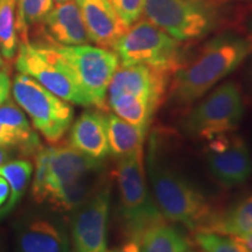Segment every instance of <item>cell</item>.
Returning <instances> with one entry per match:
<instances>
[{
	"instance_id": "6da1fadb",
	"label": "cell",
	"mask_w": 252,
	"mask_h": 252,
	"mask_svg": "<svg viewBox=\"0 0 252 252\" xmlns=\"http://www.w3.org/2000/svg\"><path fill=\"white\" fill-rule=\"evenodd\" d=\"M166 141L165 133L156 130L147 146L145 171L154 201L168 222L207 231L220 209L171 159Z\"/></svg>"
},
{
	"instance_id": "7a4b0ae2",
	"label": "cell",
	"mask_w": 252,
	"mask_h": 252,
	"mask_svg": "<svg viewBox=\"0 0 252 252\" xmlns=\"http://www.w3.org/2000/svg\"><path fill=\"white\" fill-rule=\"evenodd\" d=\"M250 55L252 35L234 31L217 34L201 46L194 56L185 58L173 74L166 99L173 108L189 109Z\"/></svg>"
},
{
	"instance_id": "3957f363",
	"label": "cell",
	"mask_w": 252,
	"mask_h": 252,
	"mask_svg": "<svg viewBox=\"0 0 252 252\" xmlns=\"http://www.w3.org/2000/svg\"><path fill=\"white\" fill-rule=\"evenodd\" d=\"M108 180L102 160L78 152L69 144L50 146L41 204L58 213H71Z\"/></svg>"
},
{
	"instance_id": "277c9868",
	"label": "cell",
	"mask_w": 252,
	"mask_h": 252,
	"mask_svg": "<svg viewBox=\"0 0 252 252\" xmlns=\"http://www.w3.org/2000/svg\"><path fill=\"white\" fill-rule=\"evenodd\" d=\"M115 175L118 188L117 217L122 232L126 238L140 241L150 228L166 220L147 181L144 149L118 159Z\"/></svg>"
},
{
	"instance_id": "5b68a950",
	"label": "cell",
	"mask_w": 252,
	"mask_h": 252,
	"mask_svg": "<svg viewBox=\"0 0 252 252\" xmlns=\"http://www.w3.org/2000/svg\"><path fill=\"white\" fill-rule=\"evenodd\" d=\"M144 13L181 42L206 37L223 23V8L216 0H145Z\"/></svg>"
},
{
	"instance_id": "8992f818",
	"label": "cell",
	"mask_w": 252,
	"mask_h": 252,
	"mask_svg": "<svg viewBox=\"0 0 252 252\" xmlns=\"http://www.w3.org/2000/svg\"><path fill=\"white\" fill-rule=\"evenodd\" d=\"M244 112L241 88L236 82L229 81L214 89L200 103L190 106L181 118L180 128L191 139L209 140L237 130Z\"/></svg>"
},
{
	"instance_id": "52a82bcc",
	"label": "cell",
	"mask_w": 252,
	"mask_h": 252,
	"mask_svg": "<svg viewBox=\"0 0 252 252\" xmlns=\"http://www.w3.org/2000/svg\"><path fill=\"white\" fill-rule=\"evenodd\" d=\"M15 68L65 102L91 106L71 67L53 45L31 41L20 42Z\"/></svg>"
},
{
	"instance_id": "ba28073f",
	"label": "cell",
	"mask_w": 252,
	"mask_h": 252,
	"mask_svg": "<svg viewBox=\"0 0 252 252\" xmlns=\"http://www.w3.org/2000/svg\"><path fill=\"white\" fill-rule=\"evenodd\" d=\"M113 52L118 55L119 64H144L174 74L186 55L181 41L149 20H138L128 27Z\"/></svg>"
},
{
	"instance_id": "9c48e42d",
	"label": "cell",
	"mask_w": 252,
	"mask_h": 252,
	"mask_svg": "<svg viewBox=\"0 0 252 252\" xmlns=\"http://www.w3.org/2000/svg\"><path fill=\"white\" fill-rule=\"evenodd\" d=\"M12 93L18 105L31 118L33 127L48 143L58 144L63 139L74 122L70 103L24 74L14 77Z\"/></svg>"
},
{
	"instance_id": "30bf717a",
	"label": "cell",
	"mask_w": 252,
	"mask_h": 252,
	"mask_svg": "<svg viewBox=\"0 0 252 252\" xmlns=\"http://www.w3.org/2000/svg\"><path fill=\"white\" fill-rule=\"evenodd\" d=\"M53 46L69 63L90 105L105 110L109 84L119 67L118 55L113 50L94 47L89 43Z\"/></svg>"
},
{
	"instance_id": "8fae6325",
	"label": "cell",
	"mask_w": 252,
	"mask_h": 252,
	"mask_svg": "<svg viewBox=\"0 0 252 252\" xmlns=\"http://www.w3.org/2000/svg\"><path fill=\"white\" fill-rule=\"evenodd\" d=\"M111 179L86 202L72 210L70 228L74 252H105L108 250V226L111 210Z\"/></svg>"
},
{
	"instance_id": "7c38bea8",
	"label": "cell",
	"mask_w": 252,
	"mask_h": 252,
	"mask_svg": "<svg viewBox=\"0 0 252 252\" xmlns=\"http://www.w3.org/2000/svg\"><path fill=\"white\" fill-rule=\"evenodd\" d=\"M13 252H72L67 223L54 210H30L13 223Z\"/></svg>"
},
{
	"instance_id": "4fadbf2b",
	"label": "cell",
	"mask_w": 252,
	"mask_h": 252,
	"mask_svg": "<svg viewBox=\"0 0 252 252\" xmlns=\"http://www.w3.org/2000/svg\"><path fill=\"white\" fill-rule=\"evenodd\" d=\"M203 158L208 169L220 187H239L252 174V158L241 134L230 132L207 140Z\"/></svg>"
},
{
	"instance_id": "5bb4252c",
	"label": "cell",
	"mask_w": 252,
	"mask_h": 252,
	"mask_svg": "<svg viewBox=\"0 0 252 252\" xmlns=\"http://www.w3.org/2000/svg\"><path fill=\"white\" fill-rule=\"evenodd\" d=\"M173 74L149 65L131 64L117 68L110 82L106 97L113 94H133L161 105L167 98Z\"/></svg>"
},
{
	"instance_id": "9a60e30c",
	"label": "cell",
	"mask_w": 252,
	"mask_h": 252,
	"mask_svg": "<svg viewBox=\"0 0 252 252\" xmlns=\"http://www.w3.org/2000/svg\"><path fill=\"white\" fill-rule=\"evenodd\" d=\"M33 28V37L39 41L61 46H78L91 42L76 1L56 4L42 21Z\"/></svg>"
},
{
	"instance_id": "2e32d148",
	"label": "cell",
	"mask_w": 252,
	"mask_h": 252,
	"mask_svg": "<svg viewBox=\"0 0 252 252\" xmlns=\"http://www.w3.org/2000/svg\"><path fill=\"white\" fill-rule=\"evenodd\" d=\"M90 41L97 47L113 50L128 30L110 0H76Z\"/></svg>"
},
{
	"instance_id": "e0dca14e",
	"label": "cell",
	"mask_w": 252,
	"mask_h": 252,
	"mask_svg": "<svg viewBox=\"0 0 252 252\" xmlns=\"http://www.w3.org/2000/svg\"><path fill=\"white\" fill-rule=\"evenodd\" d=\"M69 130V145L72 149L102 161H105L110 156L106 113L104 110H87L82 112Z\"/></svg>"
},
{
	"instance_id": "ac0fdd59",
	"label": "cell",
	"mask_w": 252,
	"mask_h": 252,
	"mask_svg": "<svg viewBox=\"0 0 252 252\" xmlns=\"http://www.w3.org/2000/svg\"><path fill=\"white\" fill-rule=\"evenodd\" d=\"M207 231L231 237L252 232V191L237 198L225 209H220Z\"/></svg>"
},
{
	"instance_id": "d6986e66",
	"label": "cell",
	"mask_w": 252,
	"mask_h": 252,
	"mask_svg": "<svg viewBox=\"0 0 252 252\" xmlns=\"http://www.w3.org/2000/svg\"><path fill=\"white\" fill-rule=\"evenodd\" d=\"M147 131V128L123 121L115 113H106L110 156L122 159L143 150Z\"/></svg>"
},
{
	"instance_id": "ffe728a7",
	"label": "cell",
	"mask_w": 252,
	"mask_h": 252,
	"mask_svg": "<svg viewBox=\"0 0 252 252\" xmlns=\"http://www.w3.org/2000/svg\"><path fill=\"white\" fill-rule=\"evenodd\" d=\"M106 104L112 113L139 127L149 130L160 105L144 97L133 94H113L106 97Z\"/></svg>"
},
{
	"instance_id": "44dd1931",
	"label": "cell",
	"mask_w": 252,
	"mask_h": 252,
	"mask_svg": "<svg viewBox=\"0 0 252 252\" xmlns=\"http://www.w3.org/2000/svg\"><path fill=\"white\" fill-rule=\"evenodd\" d=\"M189 248L187 236L168 220L150 228L140 239V252H186Z\"/></svg>"
},
{
	"instance_id": "7402d4cb",
	"label": "cell",
	"mask_w": 252,
	"mask_h": 252,
	"mask_svg": "<svg viewBox=\"0 0 252 252\" xmlns=\"http://www.w3.org/2000/svg\"><path fill=\"white\" fill-rule=\"evenodd\" d=\"M33 163L27 159L12 160L0 166V175L4 176L11 187V196L6 206L0 210V220L9 215L26 194L30 186Z\"/></svg>"
},
{
	"instance_id": "603a6c76",
	"label": "cell",
	"mask_w": 252,
	"mask_h": 252,
	"mask_svg": "<svg viewBox=\"0 0 252 252\" xmlns=\"http://www.w3.org/2000/svg\"><path fill=\"white\" fill-rule=\"evenodd\" d=\"M20 40L17 27L15 0H0V56L6 62L17 56Z\"/></svg>"
},
{
	"instance_id": "cb8c5ba5",
	"label": "cell",
	"mask_w": 252,
	"mask_h": 252,
	"mask_svg": "<svg viewBox=\"0 0 252 252\" xmlns=\"http://www.w3.org/2000/svg\"><path fill=\"white\" fill-rule=\"evenodd\" d=\"M17 27L20 42L28 41L32 27L39 25L54 7V0H15Z\"/></svg>"
},
{
	"instance_id": "d4e9b609",
	"label": "cell",
	"mask_w": 252,
	"mask_h": 252,
	"mask_svg": "<svg viewBox=\"0 0 252 252\" xmlns=\"http://www.w3.org/2000/svg\"><path fill=\"white\" fill-rule=\"evenodd\" d=\"M0 145L17 150L19 156L23 158H34L42 147L40 137L35 130L25 132L1 124H0Z\"/></svg>"
},
{
	"instance_id": "484cf974",
	"label": "cell",
	"mask_w": 252,
	"mask_h": 252,
	"mask_svg": "<svg viewBox=\"0 0 252 252\" xmlns=\"http://www.w3.org/2000/svg\"><path fill=\"white\" fill-rule=\"evenodd\" d=\"M195 242L202 252H252L237 238L210 231L195 232Z\"/></svg>"
},
{
	"instance_id": "4316f807",
	"label": "cell",
	"mask_w": 252,
	"mask_h": 252,
	"mask_svg": "<svg viewBox=\"0 0 252 252\" xmlns=\"http://www.w3.org/2000/svg\"><path fill=\"white\" fill-rule=\"evenodd\" d=\"M0 124L25 132L34 130L25 116L23 109L8 99L2 105H0Z\"/></svg>"
},
{
	"instance_id": "83f0119b",
	"label": "cell",
	"mask_w": 252,
	"mask_h": 252,
	"mask_svg": "<svg viewBox=\"0 0 252 252\" xmlns=\"http://www.w3.org/2000/svg\"><path fill=\"white\" fill-rule=\"evenodd\" d=\"M126 27H131L144 13L145 0H110Z\"/></svg>"
},
{
	"instance_id": "f1b7e54d",
	"label": "cell",
	"mask_w": 252,
	"mask_h": 252,
	"mask_svg": "<svg viewBox=\"0 0 252 252\" xmlns=\"http://www.w3.org/2000/svg\"><path fill=\"white\" fill-rule=\"evenodd\" d=\"M11 91V80L7 70L0 69V105H2L9 97Z\"/></svg>"
},
{
	"instance_id": "f546056e",
	"label": "cell",
	"mask_w": 252,
	"mask_h": 252,
	"mask_svg": "<svg viewBox=\"0 0 252 252\" xmlns=\"http://www.w3.org/2000/svg\"><path fill=\"white\" fill-rule=\"evenodd\" d=\"M105 252H140V241L134 238H126V241L118 248Z\"/></svg>"
},
{
	"instance_id": "4dcf8cb0",
	"label": "cell",
	"mask_w": 252,
	"mask_h": 252,
	"mask_svg": "<svg viewBox=\"0 0 252 252\" xmlns=\"http://www.w3.org/2000/svg\"><path fill=\"white\" fill-rule=\"evenodd\" d=\"M11 196V187L4 176L0 175V210L6 206Z\"/></svg>"
},
{
	"instance_id": "1f68e13d",
	"label": "cell",
	"mask_w": 252,
	"mask_h": 252,
	"mask_svg": "<svg viewBox=\"0 0 252 252\" xmlns=\"http://www.w3.org/2000/svg\"><path fill=\"white\" fill-rule=\"evenodd\" d=\"M15 156H19L17 150L12 149V147L1 146V145H0V166L8 162L9 160L13 159Z\"/></svg>"
},
{
	"instance_id": "d6a6232c",
	"label": "cell",
	"mask_w": 252,
	"mask_h": 252,
	"mask_svg": "<svg viewBox=\"0 0 252 252\" xmlns=\"http://www.w3.org/2000/svg\"><path fill=\"white\" fill-rule=\"evenodd\" d=\"M237 238L239 242H242L245 247H247L248 249H250V250L252 251V232H250V234L245 235V236H242V237H235Z\"/></svg>"
},
{
	"instance_id": "836d02e7",
	"label": "cell",
	"mask_w": 252,
	"mask_h": 252,
	"mask_svg": "<svg viewBox=\"0 0 252 252\" xmlns=\"http://www.w3.org/2000/svg\"><path fill=\"white\" fill-rule=\"evenodd\" d=\"M0 252H5L4 239H2V236L1 235H0Z\"/></svg>"
},
{
	"instance_id": "e575fe53",
	"label": "cell",
	"mask_w": 252,
	"mask_h": 252,
	"mask_svg": "<svg viewBox=\"0 0 252 252\" xmlns=\"http://www.w3.org/2000/svg\"><path fill=\"white\" fill-rule=\"evenodd\" d=\"M248 27H249V31H250V33L252 35V15L250 17V19L248 20Z\"/></svg>"
},
{
	"instance_id": "d590c367",
	"label": "cell",
	"mask_w": 252,
	"mask_h": 252,
	"mask_svg": "<svg viewBox=\"0 0 252 252\" xmlns=\"http://www.w3.org/2000/svg\"><path fill=\"white\" fill-rule=\"evenodd\" d=\"M249 76H250V81L252 83V61L250 63V69H249Z\"/></svg>"
},
{
	"instance_id": "8d00e7d4",
	"label": "cell",
	"mask_w": 252,
	"mask_h": 252,
	"mask_svg": "<svg viewBox=\"0 0 252 252\" xmlns=\"http://www.w3.org/2000/svg\"><path fill=\"white\" fill-rule=\"evenodd\" d=\"M56 4H63V2H67V1H71V0H54Z\"/></svg>"
},
{
	"instance_id": "74e56055",
	"label": "cell",
	"mask_w": 252,
	"mask_h": 252,
	"mask_svg": "<svg viewBox=\"0 0 252 252\" xmlns=\"http://www.w3.org/2000/svg\"><path fill=\"white\" fill-rule=\"evenodd\" d=\"M1 65H2V58L0 56V67H1Z\"/></svg>"
},
{
	"instance_id": "f35d334b",
	"label": "cell",
	"mask_w": 252,
	"mask_h": 252,
	"mask_svg": "<svg viewBox=\"0 0 252 252\" xmlns=\"http://www.w3.org/2000/svg\"><path fill=\"white\" fill-rule=\"evenodd\" d=\"M186 252H198V251H195V250H187Z\"/></svg>"
}]
</instances>
